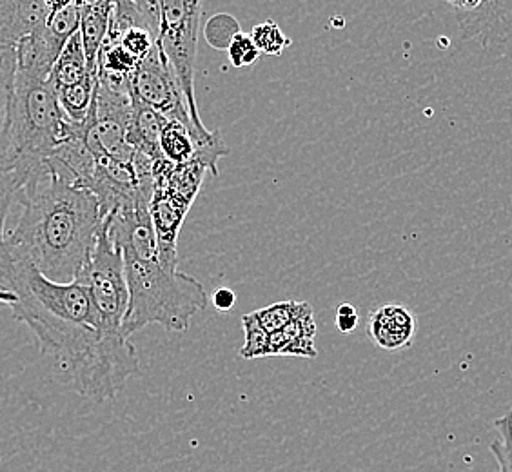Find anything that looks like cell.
I'll use <instances>...</instances> for the list:
<instances>
[{
    "label": "cell",
    "instance_id": "19",
    "mask_svg": "<svg viewBox=\"0 0 512 472\" xmlns=\"http://www.w3.org/2000/svg\"><path fill=\"white\" fill-rule=\"evenodd\" d=\"M493 427L500 434V440L491 443V453L498 462L500 472H512V409L496 418Z\"/></svg>",
    "mask_w": 512,
    "mask_h": 472
},
{
    "label": "cell",
    "instance_id": "9",
    "mask_svg": "<svg viewBox=\"0 0 512 472\" xmlns=\"http://www.w3.org/2000/svg\"><path fill=\"white\" fill-rule=\"evenodd\" d=\"M55 10L53 0L0 2V48L19 50L20 44L44 26Z\"/></svg>",
    "mask_w": 512,
    "mask_h": 472
},
{
    "label": "cell",
    "instance_id": "16",
    "mask_svg": "<svg viewBox=\"0 0 512 472\" xmlns=\"http://www.w3.org/2000/svg\"><path fill=\"white\" fill-rule=\"evenodd\" d=\"M26 182H28L26 175L20 173L4 151H0V266L6 256L4 222L10 213L11 204L19 200L20 191Z\"/></svg>",
    "mask_w": 512,
    "mask_h": 472
},
{
    "label": "cell",
    "instance_id": "17",
    "mask_svg": "<svg viewBox=\"0 0 512 472\" xmlns=\"http://www.w3.org/2000/svg\"><path fill=\"white\" fill-rule=\"evenodd\" d=\"M313 313V307L307 302H278V304L267 305L262 309L253 311V316L260 327L266 331L267 335H275L282 331L284 327L295 322L296 318Z\"/></svg>",
    "mask_w": 512,
    "mask_h": 472
},
{
    "label": "cell",
    "instance_id": "18",
    "mask_svg": "<svg viewBox=\"0 0 512 472\" xmlns=\"http://www.w3.org/2000/svg\"><path fill=\"white\" fill-rule=\"evenodd\" d=\"M249 35L255 42L258 51L269 55V57H280L286 48L291 46V39L286 37V33L276 24L275 20H266L262 24H256Z\"/></svg>",
    "mask_w": 512,
    "mask_h": 472
},
{
    "label": "cell",
    "instance_id": "5",
    "mask_svg": "<svg viewBox=\"0 0 512 472\" xmlns=\"http://www.w3.org/2000/svg\"><path fill=\"white\" fill-rule=\"evenodd\" d=\"M160 37L158 46L168 59L184 97L188 100L191 117L204 126L195 97V64H197L198 28L202 19L200 0H160Z\"/></svg>",
    "mask_w": 512,
    "mask_h": 472
},
{
    "label": "cell",
    "instance_id": "21",
    "mask_svg": "<svg viewBox=\"0 0 512 472\" xmlns=\"http://www.w3.org/2000/svg\"><path fill=\"white\" fill-rule=\"evenodd\" d=\"M238 31H240V28H238L237 20L233 19L231 15L220 13L215 19L207 22L206 39L213 48L227 50L229 42L233 40Z\"/></svg>",
    "mask_w": 512,
    "mask_h": 472
},
{
    "label": "cell",
    "instance_id": "10",
    "mask_svg": "<svg viewBox=\"0 0 512 472\" xmlns=\"http://www.w3.org/2000/svg\"><path fill=\"white\" fill-rule=\"evenodd\" d=\"M367 335L384 351H402L413 344L416 318L405 305H380L369 315Z\"/></svg>",
    "mask_w": 512,
    "mask_h": 472
},
{
    "label": "cell",
    "instance_id": "6",
    "mask_svg": "<svg viewBox=\"0 0 512 472\" xmlns=\"http://www.w3.org/2000/svg\"><path fill=\"white\" fill-rule=\"evenodd\" d=\"M131 91L168 122H178L189 129V133L200 142H209L215 137L217 131H207L206 126H198L191 117L184 91L158 44L138 64L137 71L131 77Z\"/></svg>",
    "mask_w": 512,
    "mask_h": 472
},
{
    "label": "cell",
    "instance_id": "4",
    "mask_svg": "<svg viewBox=\"0 0 512 472\" xmlns=\"http://www.w3.org/2000/svg\"><path fill=\"white\" fill-rule=\"evenodd\" d=\"M69 128L50 80L17 71L4 144L20 173L30 178L68 138Z\"/></svg>",
    "mask_w": 512,
    "mask_h": 472
},
{
    "label": "cell",
    "instance_id": "8",
    "mask_svg": "<svg viewBox=\"0 0 512 472\" xmlns=\"http://www.w3.org/2000/svg\"><path fill=\"white\" fill-rule=\"evenodd\" d=\"M447 4L465 39L478 40L485 50L512 40L511 0H451Z\"/></svg>",
    "mask_w": 512,
    "mask_h": 472
},
{
    "label": "cell",
    "instance_id": "14",
    "mask_svg": "<svg viewBox=\"0 0 512 472\" xmlns=\"http://www.w3.org/2000/svg\"><path fill=\"white\" fill-rule=\"evenodd\" d=\"M89 75H97V73L89 71L80 33H75L69 39L64 51L60 53L59 60L55 62V66L51 69L50 79L48 80L55 89V93H59L62 89L77 86L82 80L88 79Z\"/></svg>",
    "mask_w": 512,
    "mask_h": 472
},
{
    "label": "cell",
    "instance_id": "24",
    "mask_svg": "<svg viewBox=\"0 0 512 472\" xmlns=\"http://www.w3.org/2000/svg\"><path fill=\"white\" fill-rule=\"evenodd\" d=\"M237 304V295H235V291L233 289H229V287H220L215 291V295H213V307L220 311V313H227V311H231L233 307Z\"/></svg>",
    "mask_w": 512,
    "mask_h": 472
},
{
    "label": "cell",
    "instance_id": "3",
    "mask_svg": "<svg viewBox=\"0 0 512 472\" xmlns=\"http://www.w3.org/2000/svg\"><path fill=\"white\" fill-rule=\"evenodd\" d=\"M108 235L122 251L128 282L124 335L146 325H162L168 333L188 331L191 318L207 307L204 286L178 269L177 251L158 247L149 206L104 218Z\"/></svg>",
    "mask_w": 512,
    "mask_h": 472
},
{
    "label": "cell",
    "instance_id": "11",
    "mask_svg": "<svg viewBox=\"0 0 512 472\" xmlns=\"http://www.w3.org/2000/svg\"><path fill=\"white\" fill-rule=\"evenodd\" d=\"M131 100H133V113H131L128 129L129 146L151 158L153 162L164 160L160 151V137L168 120L158 115L157 111L148 108L133 91H131Z\"/></svg>",
    "mask_w": 512,
    "mask_h": 472
},
{
    "label": "cell",
    "instance_id": "13",
    "mask_svg": "<svg viewBox=\"0 0 512 472\" xmlns=\"http://www.w3.org/2000/svg\"><path fill=\"white\" fill-rule=\"evenodd\" d=\"M316 322L313 313L296 318L295 322L284 327L275 335L269 336L267 356H300V358H316L318 351L315 345Z\"/></svg>",
    "mask_w": 512,
    "mask_h": 472
},
{
    "label": "cell",
    "instance_id": "12",
    "mask_svg": "<svg viewBox=\"0 0 512 472\" xmlns=\"http://www.w3.org/2000/svg\"><path fill=\"white\" fill-rule=\"evenodd\" d=\"M113 10H115V2H109V0L82 2L79 33L91 73H97L100 48L108 37Z\"/></svg>",
    "mask_w": 512,
    "mask_h": 472
},
{
    "label": "cell",
    "instance_id": "7",
    "mask_svg": "<svg viewBox=\"0 0 512 472\" xmlns=\"http://www.w3.org/2000/svg\"><path fill=\"white\" fill-rule=\"evenodd\" d=\"M82 2H55L48 22L40 26L17 50L19 71L39 79H50L51 69L59 60L69 39L79 33Z\"/></svg>",
    "mask_w": 512,
    "mask_h": 472
},
{
    "label": "cell",
    "instance_id": "1",
    "mask_svg": "<svg viewBox=\"0 0 512 472\" xmlns=\"http://www.w3.org/2000/svg\"><path fill=\"white\" fill-rule=\"evenodd\" d=\"M0 291L13 293V315L28 325L40 353L57 362L64 380L80 396L93 402L113 400L140 371L135 345L128 336L102 327L89 289L79 280L53 282L6 249Z\"/></svg>",
    "mask_w": 512,
    "mask_h": 472
},
{
    "label": "cell",
    "instance_id": "22",
    "mask_svg": "<svg viewBox=\"0 0 512 472\" xmlns=\"http://www.w3.org/2000/svg\"><path fill=\"white\" fill-rule=\"evenodd\" d=\"M227 57L229 62L235 68H246V66H253L255 62L260 59V51L255 46V42L251 39V35H247L244 31H238L233 40L227 46Z\"/></svg>",
    "mask_w": 512,
    "mask_h": 472
},
{
    "label": "cell",
    "instance_id": "25",
    "mask_svg": "<svg viewBox=\"0 0 512 472\" xmlns=\"http://www.w3.org/2000/svg\"><path fill=\"white\" fill-rule=\"evenodd\" d=\"M0 304L13 305L15 304V296L13 293H8V291H0Z\"/></svg>",
    "mask_w": 512,
    "mask_h": 472
},
{
    "label": "cell",
    "instance_id": "2",
    "mask_svg": "<svg viewBox=\"0 0 512 472\" xmlns=\"http://www.w3.org/2000/svg\"><path fill=\"white\" fill-rule=\"evenodd\" d=\"M19 200V224L4 242L8 253L28 260L53 282H75L104 226L99 200L51 175L44 164L28 178Z\"/></svg>",
    "mask_w": 512,
    "mask_h": 472
},
{
    "label": "cell",
    "instance_id": "20",
    "mask_svg": "<svg viewBox=\"0 0 512 472\" xmlns=\"http://www.w3.org/2000/svg\"><path fill=\"white\" fill-rule=\"evenodd\" d=\"M242 327H244V333H246V342L240 349V356L244 360L266 358L267 349H269V335L256 322L253 313L242 316Z\"/></svg>",
    "mask_w": 512,
    "mask_h": 472
},
{
    "label": "cell",
    "instance_id": "23",
    "mask_svg": "<svg viewBox=\"0 0 512 472\" xmlns=\"http://www.w3.org/2000/svg\"><path fill=\"white\" fill-rule=\"evenodd\" d=\"M358 320H360V315H358V309L355 305L347 304V302L338 305V309H336V327L342 335H351L358 327Z\"/></svg>",
    "mask_w": 512,
    "mask_h": 472
},
{
    "label": "cell",
    "instance_id": "15",
    "mask_svg": "<svg viewBox=\"0 0 512 472\" xmlns=\"http://www.w3.org/2000/svg\"><path fill=\"white\" fill-rule=\"evenodd\" d=\"M97 93V75H89L88 79L82 80L77 86L62 89L57 93L60 108L69 124L82 126L88 120L93 102Z\"/></svg>",
    "mask_w": 512,
    "mask_h": 472
}]
</instances>
